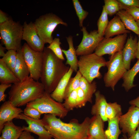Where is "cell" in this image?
Returning a JSON list of instances; mask_svg holds the SVG:
<instances>
[{"mask_svg": "<svg viewBox=\"0 0 139 139\" xmlns=\"http://www.w3.org/2000/svg\"><path fill=\"white\" fill-rule=\"evenodd\" d=\"M91 119V118L86 117L81 123L76 119L66 123L54 115L44 114L40 121L55 139H82L87 136Z\"/></svg>", "mask_w": 139, "mask_h": 139, "instance_id": "cell-1", "label": "cell"}, {"mask_svg": "<svg viewBox=\"0 0 139 139\" xmlns=\"http://www.w3.org/2000/svg\"><path fill=\"white\" fill-rule=\"evenodd\" d=\"M42 52L43 65L40 79L45 91L50 94L70 67L47 47H45Z\"/></svg>", "mask_w": 139, "mask_h": 139, "instance_id": "cell-2", "label": "cell"}, {"mask_svg": "<svg viewBox=\"0 0 139 139\" xmlns=\"http://www.w3.org/2000/svg\"><path fill=\"white\" fill-rule=\"evenodd\" d=\"M45 91L42 84L29 76L12 85L8 93V100L15 107H19L40 97Z\"/></svg>", "mask_w": 139, "mask_h": 139, "instance_id": "cell-3", "label": "cell"}, {"mask_svg": "<svg viewBox=\"0 0 139 139\" xmlns=\"http://www.w3.org/2000/svg\"><path fill=\"white\" fill-rule=\"evenodd\" d=\"M23 31V25L10 18L0 25L1 44L4 45L7 50H13L17 51L21 49Z\"/></svg>", "mask_w": 139, "mask_h": 139, "instance_id": "cell-4", "label": "cell"}, {"mask_svg": "<svg viewBox=\"0 0 139 139\" xmlns=\"http://www.w3.org/2000/svg\"><path fill=\"white\" fill-rule=\"evenodd\" d=\"M107 61L102 56L94 53L81 56L78 60V71L90 83L95 78L100 79L102 75L100 69L106 66Z\"/></svg>", "mask_w": 139, "mask_h": 139, "instance_id": "cell-5", "label": "cell"}, {"mask_svg": "<svg viewBox=\"0 0 139 139\" xmlns=\"http://www.w3.org/2000/svg\"><path fill=\"white\" fill-rule=\"evenodd\" d=\"M106 66L108 71L103 77L105 86L114 91L116 85L127 71L123 62L122 51L111 55L109 60L107 61Z\"/></svg>", "mask_w": 139, "mask_h": 139, "instance_id": "cell-6", "label": "cell"}, {"mask_svg": "<svg viewBox=\"0 0 139 139\" xmlns=\"http://www.w3.org/2000/svg\"><path fill=\"white\" fill-rule=\"evenodd\" d=\"M38 34L45 44H50L53 40L52 33L59 24L65 26L67 24L55 14L49 13L40 16L34 23Z\"/></svg>", "mask_w": 139, "mask_h": 139, "instance_id": "cell-7", "label": "cell"}, {"mask_svg": "<svg viewBox=\"0 0 139 139\" xmlns=\"http://www.w3.org/2000/svg\"><path fill=\"white\" fill-rule=\"evenodd\" d=\"M26 106L36 108L42 114L53 115L60 118H64L68 111L63 103L55 101L51 97L50 93L46 91L41 97L28 103Z\"/></svg>", "mask_w": 139, "mask_h": 139, "instance_id": "cell-8", "label": "cell"}, {"mask_svg": "<svg viewBox=\"0 0 139 139\" xmlns=\"http://www.w3.org/2000/svg\"><path fill=\"white\" fill-rule=\"evenodd\" d=\"M22 50L30 76L38 81L41 77L43 65V52L33 50L26 43L22 46Z\"/></svg>", "mask_w": 139, "mask_h": 139, "instance_id": "cell-9", "label": "cell"}, {"mask_svg": "<svg viewBox=\"0 0 139 139\" xmlns=\"http://www.w3.org/2000/svg\"><path fill=\"white\" fill-rule=\"evenodd\" d=\"M81 30L83 34L82 39L76 50L77 55L80 56L93 53L104 38L99 35L97 30H93L89 33L84 26Z\"/></svg>", "mask_w": 139, "mask_h": 139, "instance_id": "cell-10", "label": "cell"}, {"mask_svg": "<svg viewBox=\"0 0 139 139\" xmlns=\"http://www.w3.org/2000/svg\"><path fill=\"white\" fill-rule=\"evenodd\" d=\"M127 34L117 35L113 38L103 39L95 50L94 53L97 55L102 56L108 54L112 55L122 50L126 42Z\"/></svg>", "mask_w": 139, "mask_h": 139, "instance_id": "cell-11", "label": "cell"}, {"mask_svg": "<svg viewBox=\"0 0 139 139\" xmlns=\"http://www.w3.org/2000/svg\"><path fill=\"white\" fill-rule=\"evenodd\" d=\"M139 125V108L131 105L128 111L119 118V125L122 132L128 137L135 131Z\"/></svg>", "mask_w": 139, "mask_h": 139, "instance_id": "cell-12", "label": "cell"}, {"mask_svg": "<svg viewBox=\"0 0 139 139\" xmlns=\"http://www.w3.org/2000/svg\"><path fill=\"white\" fill-rule=\"evenodd\" d=\"M23 27L22 40L26 41L27 43L33 50L43 52L45 43L38 36L34 23L30 22L27 23L25 21Z\"/></svg>", "mask_w": 139, "mask_h": 139, "instance_id": "cell-13", "label": "cell"}, {"mask_svg": "<svg viewBox=\"0 0 139 139\" xmlns=\"http://www.w3.org/2000/svg\"><path fill=\"white\" fill-rule=\"evenodd\" d=\"M17 119L24 120L28 124V127L23 126V131L33 133L38 136V139H52L51 135L45 128L40 119H35L26 116L21 113Z\"/></svg>", "mask_w": 139, "mask_h": 139, "instance_id": "cell-14", "label": "cell"}, {"mask_svg": "<svg viewBox=\"0 0 139 139\" xmlns=\"http://www.w3.org/2000/svg\"><path fill=\"white\" fill-rule=\"evenodd\" d=\"M23 112L21 108L15 107L9 100L3 103L0 108V133L6 123L14 119H17Z\"/></svg>", "mask_w": 139, "mask_h": 139, "instance_id": "cell-15", "label": "cell"}, {"mask_svg": "<svg viewBox=\"0 0 139 139\" xmlns=\"http://www.w3.org/2000/svg\"><path fill=\"white\" fill-rule=\"evenodd\" d=\"M138 41L136 36L134 37L131 35L128 38L122 50L123 62L127 70L130 68L132 60L135 58Z\"/></svg>", "mask_w": 139, "mask_h": 139, "instance_id": "cell-16", "label": "cell"}, {"mask_svg": "<svg viewBox=\"0 0 139 139\" xmlns=\"http://www.w3.org/2000/svg\"><path fill=\"white\" fill-rule=\"evenodd\" d=\"M87 131V136L93 139H107L104 131V122L100 115L93 116Z\"/></svg>", "mask_w": 139, "mask_h": 139, "instance_id": "cell-17", "label": "cell"}, {"mask_svg": "<svg viewBox=\"0 0 139 139\" xmlns=\"http://www.w3.org/2000/svg\"><path fill=\"white\" fill-rule=\"evenodd\" d=\"M127 29L119 17L117 16H114L109 22L105 31V38H110L115 35H118L130 33Z\"/></svg>", "mask_w": 139, "mask_h": 139, "instance_id": "cell-18", "label": "cell"}, {"mask_svg": "<svg viewBox=\"0 0 139 139\" xmlns=\"http://www.w3.org/2000/svg\"><path fill=\"white\" fill-rule=\"evenodd\" d=\"M95 101L92 106L91 113L93 116L100 115L104 122L108 121L106 116V110L107 102L105 96L99 90L95 92Z\"/></svg>", "mask_w": 139, "mask_h": 139, "instance_id": "cell-19", "label": "cell"}, {"mask_svg": "<svg viewBox=\"0 0 139 139\" xmlns=\"http://www.w3.org/2000/svg\"><path fill=\"white\" fill-rule=\"evenodd\" d=\"M73 70L70 67L68 72L61 79L55 90L50 94L51 97L56 101L62 103L68 82L71 78Z\"/></svg>", "mask_w": 139, "mask_h": 139, "instance_id": "cell-20", "label": "cell"}, {"mask_svg": "<svg viewBox=\"0 0 139 139\" xmlns=\"http://www.w3.org/2000/svg\"><path fill=\"white\" fill-rule=\"evenodd\" d=\"M69 48L67 50L62 49L63 53L65 54L66 58V65L70 66L74 71L77 72L78 71V62L77 55L73 45V37L70 36L66 38Z\"/></svg>", "mask_w": 139, "mask_h": 139, "instance_id": "cell-21", "label": "cell"}, {"mask_svg": "<svg viewBox=\"0 0 139 139\" xmlns=\"http://www.w3.org/2000/svg\"><path fill=\"white\" fill-rule=\"evenodd\" d=\"M14 73L20 81L24 80L30 76V72L24 60L22 49L16 51V59Z\"/></svg>", "mask_w": 139, "mask_h": 139, "instance_id": "cell-22", "label": "cell"}, {"mask_svg": "<svg viewBox=\"0 0 139 139\" xmlns=\"http://www.w3.org/2000/svg\"><path fill=\"white\" fill-rule=\"evenodd\" d=\"M22 127L15 125L12 121L6 123L1 131L2 139H19L23 132Z\"/></svg>", "mask_w": 139, "mask_h": 139, "instance_id": "cell-23", "label": "cell"}, {"mask_svg": "<svg viewBox=\"0 0 139 139\" xmlns=\"http://www.w3.org/2000/svg\"><path fill=\"white\" fill-rule=\"evenodd\" d=\"M139 72V59L131 69L127 71L122 78V86L126 92L136 86L134 84V78Z\"/></svg>", "mask_w": 139, "mask_h": 139, "instance_id": "cell-24", "label": "cell"}, {"mask_svg": "<svg viewBox=\"0 0 139 139\" xmlns=\"http://www.w3.org/2000/svg\"><path fill=\"white\" fill-rule=\"evenodd\" d=\"M14 73L0 59V82L1 84L16 83L20 82Z\"/></svg>", "mask_w": 139, "mask_h": 139, "instance_id": "cell-25", "label": "cell"}, {"mask_svg": "<svg viewBox=\"0 0 139 139\" xmlns=\"http://www.w3.org/2000/svg\"><path fill=\"white\" fill-rule=\"evenodd\" d=\"M126 28L139 35V28L133 17L125 10H121L117 13Z\"/></svg>", "mask_w": 139, "mask_h": 139, "instance_id": "cell-26", "label": "cell"}, {"mask_svg": "<svg viewBox=\"0 0 139 139\" xmlns=\"http://www.w3.org/2000/svg\"><path fill=\"white\" fill-rule=\"evenodd\" d=\"M79 88L83 91L87 102L92 103L93 94L96 92L97 88L96 82L93 81L90 83L82 76L80 81Z\"/></svg>", "mask_w": 139, "mask_h": 139, "instance_id": "cell-27", "label": "cell"}, {"mask_svg": "<svg viewBox=\"0 0 139 139\" xmlns=\"http://www.w3.org/2000/svg\"><path fill=\"white\" fill-rule=\"evenodd\" d=\"M119 118L117 117L108 120V127L105 131L107 139H118L119 136L122 132L119 129Z\"/></svg>", "mask_w": 139, "mask_h": 139, "instance_id": "cell-28", "label": "cell"}, {"mask_svg": "<svg viewBox=\"0 0 139 139\" xmlns=\"http://www.w3.org/2000/svg\"><path fill=\"white\" fill-rule=\"evenodd\" d=\"M122 115L120 105L116 102L107 103L106 110V116L108 120L117 117H120Z\"/></svg>", "mask_w": 139, "mask_h": 139, "instance_id": "cell-29", "label": "cell"}, {"mask_svg": "<svg viewBox=\"0 0 139 139\" xmlns=\"http://www.w3.org/2000/svg\"><path fill=\"white\" fill-rule=\"evenodd\" d=\"M78 70L75 76L70 79L67 85L64 94V100H65L73 91L77 90L79 88L80 82L82 76Z\"/></svg>", "mask_w": 139, "mask_h": 139, "instance_id": "cell-30", "label": "cell"}, {"mask_svg": "<svg viewBox=\"0 0 139 139\" xmlns=\"http://www.w3.org/2000/svg\"><path fill=\"white\" fill-rule=\"evenodd\" d=\"M109 22L108 18V15L103 6L101 14L98 20L97 23L98 27L97 31L100 36L103 37L105 31Z\"/></svg>", "mask_w": 139, "mask_h": 139, "instance_id": "cell-31", "label": "cell"}, {"mask_svg": "<svg viewBox=\"0 0 139 139\" xmlns=\"http://www.w3.org/2000/svg\"><path fill=\"white\" fill-rule=\"evenodd\" d=\"M1 59L14 73L16 59V51L13 50H8Z\"/></svg>", "mask_w": 139, "mask_h": 139, "instance_id": "cell-32", "label": "cell"}, {"mask_svg": "<svg viewBox=\"0 0 139 139\" xmlns=\"http://www.w3.org/2000/svg\"><path fill=\"white\" fill-rule=\"evenodd\" d=\"M72 2L76 14L79 18V26L82 28L83 27V21L88 15L89 13L88 12L83 9L78 0H73Z\"/></svg>", "mask_w": 139, "mask_h": 139, "instance_id": "cell-33", "label": "cell"}, {"mask_svg": "<svg viewBox=\"0 0 139 139\" xmlns=\"http://www.w3.org/2000/svg\"><path fill=\"white\" fill-rule=\"evenodd\" d=\"M103 6L108 15L112 16L120 10L119 4L117 0H105Z\"/></svg>", "mask_w": 139, "mask_h": 139, "instance_id": "cell-34", "label": "cell"}, {"mask_svg": "<svg viewBox=\"0 0 139 139\" xmlns=\"http://www.w3.org/2000/svg\"><path fill=\"white\" fill-rule=\"evenodd\" d=\"M77 97V90L72 91L63 103L64 107L68 111L76 108Z\"/></svg>", "mask_w": 139, "mask_h": 139, "instance_id": "cell-35", "label": "cell"}, {"mask_svg": "<svg viewBox=\"0 0 139 139\" xmlns=\"http://www.w3.org/2000/svg\"><path fill=\"white\" fill-rule=\"evenodd\" d=\"M61 44L59 38H55L47 47L50 49L59 58L64 60L65 58L63 56L62 49L60 46Z\"/></svg>", "mask_w": 139, "mask_h": 139, "instance_id": "cell-36", "label": "cell"}, {"mask_svg": "<svg viewBox=\"0 0 139 139\" xmlns=\"http://www.w3.org/2000/svg\"><path fill=\"white\" fill-rule=\"evenodd\" d=\"M23 114L27 116L35 119H40L42 114L36 108L27 106L24 109Z\"/></svg>", "mask_w": 139, "mask_h": 139, "instance_id": "cell-37", "label": "cell"}, {"mask_svg": "<svg viewBox=\"0 0 139 139\" xmlns=\"http://www.w3.org/2000/svg\"><path fill=\"white\" fill-rule=\"evenodd\" d=\"M87 102L84 93L80 88L77 90V106L76 108L84 107Z\"/></svg>", "mask_w": 139, "mask_h": 139, "instance_id": "cell-38", "label": "cell"}, {"mask_svg": "<svg viewBox=\"0 0 139 139\" xmlns=\"http://www.w3.org/2000/svg\"><path fill=\"white\" fill-rule=\"evenodd\" d=\"M119 2L120 10L130 7H139V0H117Z\"/></svg>", "mask_w": 139, "mask_h": 139, "instance_id": "cell-39", "label": "cell"}, {"mask_svg": "<svg viewBox=\"0 0 139 139\" xmlns=\"http://www.w3.org/2000/svg\"><path fill=\"white\" fill-rule=\"evenodd\" d=\"M123 10H125L130 14L135 21L139 19V7H128L124 8Z\"/></svg>", "mask_w": 139, "mask_h": 139, "instance_id": "cell-40", "label": "cell"}, {"mask_svg": "<svg viewBox=\"0 0 139 139\" xmlns=\"http://www.w3.org/2000/svg\"><path fill=\"white\" fill-rule=\"evenodd\" d=\"M12 86L11 84H1L0 85V102L6 101L7 96L5 92L7 88L11 87Z\"/></svg>", "mask_w": 139, "mask_h": 139, "instance_id": "cell-41", "label": "cell"}, {"mask_svg": "<svg viewBox=\"0 0 139 139\" xmlns=\"http://www.w3.org/2000/svg\"><path fill=\"white\" fill-rule=\"evenodd\" d=\"M28 131H24L19 139H36Z\"/></svg>", "mask_w": 139, "mask_h": 139, "instance_id": "cell-42", "label": "cell"}, {"mask_svg": "<svg viewBox=\"0 0 139 139\" xmlns=\"http://www.w3.org/2000/svg\"><path fill=\"white\" fill-rule=\"evenodd\" d=\"M10 18L5 12L0 10V25L6 22Z\"/></svg>", "mask_w": 139, "mask_h": 139, "instance_id": "cell-43", "label": "cell"}, {"mask_svg": "<svg viewBox=\"0 0 139 139\" xmlns=\"http://www.w3.org/2000/svg\"><path fill=\"white\" fill-rule=\"evenodd\" d=\"M125 139H139V125L134 133L130 137L127 138L125 134L123 135Z\"/></svg>", "mask_w": 139, "mask_h": 139, "instance_id": "cell-44", "label": "cell"}, {"mask_svg": "<svg viewBox=\"0 0 139 139\" xmlns=\"http://www.w3.org/2000/svg\"><path fill=\"white\" fill-rule=\"evenodd\" d=\"M129 103L131 105H134L139 108V96L130 101Z\"/></svg>", "mask_w": 139, "mask_h": 139, "instance_id": "cell-45", "label": "cell"}, {"mask_svg": "<svg viewBox=\"0 0 139 139\" xmlns=\"http://www.w3.org/2000/svg\"><path fill=\"white\" fill-rule=\"evenodd\" d=\"M6 49L5 47L2 46V45L0 44V57H3L5 54L6 53H5V51Z\"/></svg>", "mask_w": 139, "mask_h": 139, "instance_id": "cell-46", "label": "cell"}, {"mask_svg": "<svg viewBox=\"0 0 139 139\" xmlns=\"http://www.w3.org/2000/svg\"><path fill=\"white\" fill-rule=\"evenodd\" d=\"M135 58L139 59V35L137 43V47L135 55Z\"/></svg>", "mask_w": 139, "mask_h": 139, "instance_id": "cell-47", "label": "cell"}, {"mask_svg": "<svg viewBox=\"0 0 139 139\" xmlns=\"http://www.w3.org/2000/svg\"><path fill=\"white\" fill-rule=\"evenodd\" d=\"M82 139H93L88 136H86L84 137Z\"/></svg>", "mask_w": 139, "mask_h": 139, "instance_id": "cell-48", "label": "cell"}, {"mask_svg": "<svg viewBox=\"0 0 139 139\" xmlns=\"http://www.w3.org/2000/svg\"><path fill=\"white\" fill-rule=\"evenodd\" d=\"M136 22L137 26L139 28V19L136 20Z\"/></svg>", "mask_w": 139, "mask_h": 139, "instance_id": "cell-49", "label": "cell"}, {"mask_svg": "<svg viewBox=\"0 0 139 139\" xmlns=\"http://www.w3.org/2000/svg\"><path fill=\"white\" fill-rule=\"evenodd\" d=\"M120 139H125L124 137H122L120 138Z\"/></svg>", "mask_w": 139, "mask_h": 139, "instance_id": "cell-50", "label": "cell"}, {"mask_svg": "<svg viewBox=\"0 0 139 139\" xmlns=\"http://www.w3.org/2000/svg\"><path fill=\"white\" fill-rule=\"evenodd\" d=\"M0 139H2V138L0 137Z\"/></svg>", "mask_w": 139, "mask_h": 139, "instance_id": "cell-51", "label": "cell"}]
</instances>
